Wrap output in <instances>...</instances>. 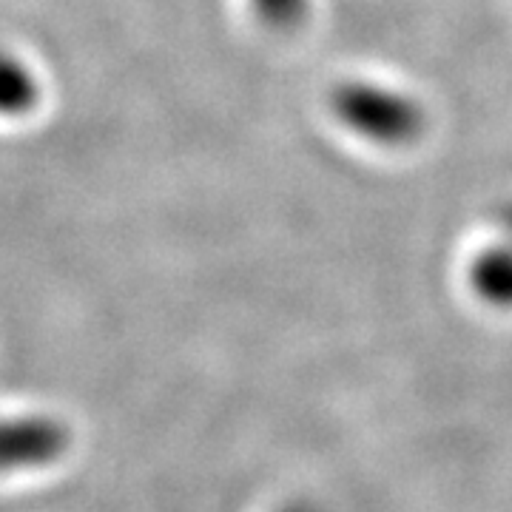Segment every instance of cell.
I'll use <instances>...</instances> for the list:
<instances>
[{
  "label": "cell",
  "mask_w": 512,
  "mask_h": 512,
  "mask_svg": "<svg viewBox=\"0 0 512 512\" xmlns=\"http://www.w3.org/2000/svg\"><path fill=\"white\" fill-rule=\"evenodd\" d=\"M69 430L52 416L0 419V473L52 464L66 453Z\"/></svg>",
  "instance_id": "7a4b0ae2"
},
{
  "label": "cell",
  "mask_w": 512,
  "mask_h": 512,
  "mask_svg": "<svg viewBox=\"0 0 512 512\" xmlns=\"http://www.w3.org/2000/svg\"><path fill=\"white\" fill-rule=\"evenodd\" d=\"M501 225H504V231H507L512 239V202L504 208V211H501Z\"/></svg>",
  "instance_id": "52a82bcc"
},
{
  "label": "cell",
  "mask_w": 512,
  "mask_h": 512,
  "mask_svg": "<svg viewBox=\"0 0 512 512\" xmlns=\"http://www.w3.org/2000/svg\"><path fill=\"white\" fill-rule=\"evenodd\" d=\"M473 291L495 308H512V239L507 245H493L470 265Z\"/></svg>",
  "instance_id": "3957f363"
},
{
  "label": "cell",
  "mask_w": 512,
  "mask_h": 512,
  "mask_svg": "<svg viewBox=\"0 0 512 512\" xmlns=\"http://www.w3.org/2000/svg\"><path fill=\"white\" fill-rule=\"evenodd\" d=\"M333 111L342 126L379 146H407L424 131V109L419 103L376 83L339 86L333 92Z\"/></svg>",
  "instance_id": "6da1fadb"
},
{
  "label": "cell",
  "mask_w": 512,
  "mask_h": 512,
  "mask_svg": "<svg viewBox=\"0 0 512 512\" xmlns=\"http://www.w3.org/2000/svg\"><path fill=\"white\" fill-rule=\"evenodd\" d=\"M254 9L271 26H293L305 15L308 0H254Z\"/></svg>",
  "instance_id": "5b68a950"
},
{
  "label": "cell",
  "mask_w": 512,
  "mask_h": 512,
  "mask_svg": "<svg viewBox=\"0 0 512 512\" xmlns=\"http://www.w3.org/2000/svg\"><path fill=\"white\" fill-rule=\"evenodd\" d=\"M35 97V83L23 66L0 55V111H23Z\"/></svg>",
  "instance_id": "277c9868"
},
{
  "label": "cell",
  "mask_w": 512,
  "mask_h": 512,
  "mask_svg": "<svg viewBox=\"0 0 512 512\" xmlns=\"http://www.w3.org/2000/svg\"><path fill=\"white\" fill-rule=\"evenodd\" d=\"M279 512H322L319 507H313L308 501H293V504H285Z\"/></svg>",
  "instance_id": "8992f818"
}]
</instances>
